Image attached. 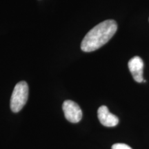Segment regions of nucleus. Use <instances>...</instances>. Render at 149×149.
I'll return each instance as SVG.
<instances>
[{"mask_svg": "<svg viewBox=\"0 0 149 149\" xmlns=\"http://www.w3.org/2000/svg\"><path fill=\"white\" fill-rule=\"evenodd\" d=\"M117 30L116 22L108 19L97 24L86 35L81 44L84 52H92L106 44Z\"/></svg>", "mask_w": 149, "mask_h": 149, "instance_id": "obj_1", "label": "nucleus"}, {"mask_svg": "<svg viewBox=\"0 0 149 149\" xmlns=\"http://www.w3.org/2000/svg\"><path fill=\"white\" fill-rule=\"evenodd\" d=\"M29 97V86L26 81H20L15 86L10 98V109L13 113H18L26 104Z\"/></svg>", "mask_w": 149, "mask_h": 149, "instance_id": "obj_2", "label": "nucleus"}, {"mask_svg": "<svg viewBox=\"0 0 149 149\" xmlns=\"http://www.w3.org/2000/svg\"><path fill=\"white\" fill-rule=\"evenodd\" d=\"M62 109L65 117L68 122L78 123L82 118V111L77 103L71 100H66L63 103Z\"/></svg>", "mask_w": 149, "mask_h": 149, "instance_id": "obj_3", "label": "nucleus"}, {"mask_svg": "<svg viewBox=\"0 0 149 149\" xmlns=\"http://www.w3.org/2000/svg\"><path fill=\"white\" fill-rule=\"evenodd\" d=\"M128 66L135 81L138 83L143 82L144 79L143 78L144 62L142 59L138 56H135L130 59Z\"/></svg>", "mask_w": 149, "mask_h": 149, "instance_id": "obj_4", "label": "nucleus"}, {"mask_svg": "<svg viewBox=\"0 0 149 149\" xmlns=\"http://www.w3.org/2000/svg\"><path fill=\"white\" fill-rule=\"evenodd\" d=\"M97 117L102 125L107 127H113L119 123V119L116 115L112 114L106 106H102L98 109Z\"/></svg>", "mask_w": 149, "mask_h": 149, "instance_id": "obj_5", "label": "nucleus"}, {"mask_svg": "<svg viewBox=\"0 0 149 149\" xmlns=\"http://www.w3.org/2000/svg\"><path fill=\"white\" fill-rule=\"evenodd\" d=\"M112 149H133L128 145L122 144V143H117L112 146Z\"/></svg>", "mask_w": 149, "mask_h": 149, "instance_id": "obj_6", "label": "nucleus"}]
</instances>
